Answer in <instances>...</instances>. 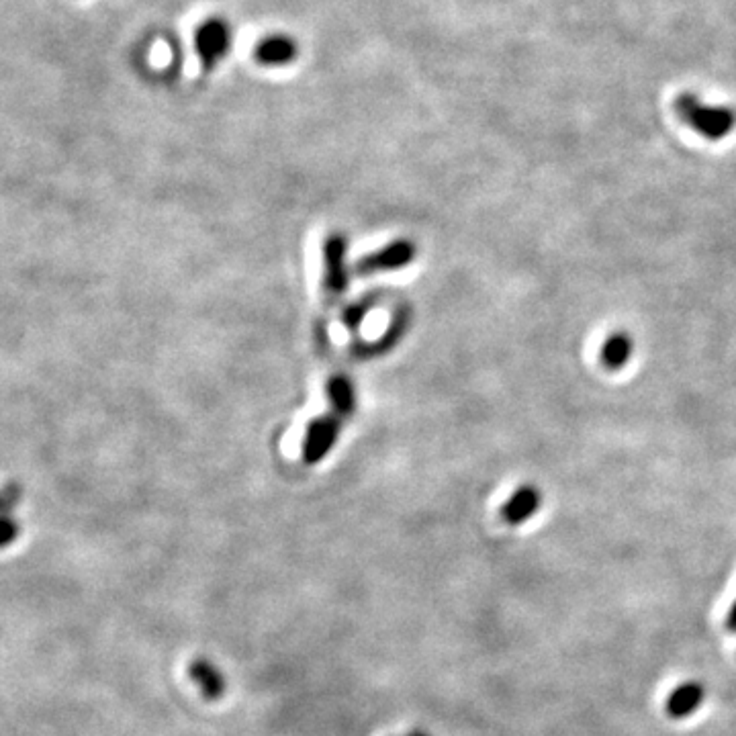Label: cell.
<instances>
[{"mask_svg": "<svg viewBox=\"0 0 736 736\" xmlns=\"http://www.w3.org/2000/svg\"><path fill=\"white\" fill-rule=\"evenodd\" d=\"M234 29L225 19L211 17L195 31V52L205 70H215L232 52Z\"/></svg>", "mask_w": 736, "mask_h": 736, "instance_id": "obj_1", "label": "cell"}, {"mask_svg": "<svg viewBox=\"0 0 736 736\" xmlns=\"http://www.w3.org/2000/svg\"><path fill=\"white\" fill-rule=\"evenodd\" d=\"M677 113L689 127H694L700 135L712 142L726 137L736 123L734 115L728 109L704 107L696 101V97H681V101L677 103Z\"/></svg>", "mask_w": 736, "mask_h": 736, "instance_id": "obj_2", "label": "cell"}, {"mask_svg": "<svg viewBox=\"0 0 736 736\" xmlns=\"http://www.w3.org/2000/svg\"><path fill=\"white\" fill-rule=\"evenodd\" d=\"M254 58L264 68H285L299 58V43L291 35L272 33L256 43Z\"/></svg>", "mask_w": 736, "mask_h": 736, "instance_id": "obj_3", "label": "cell"}, {"mask_svg": "<svg viewBox=\"0 0 736 736\" xmlns=\"http://www.w3.org/2000/svg\"><path fill=\"white\" fill-rule=\"evenodd\" d=\"M338 422L334 418H319V420H313L307 428V434H305V440H303V458L305 463L313 465V463H319L321 458H324L336 438H338Z\"/></svg>", "mask_w": 736, "mask_h": 736, "instance_id": "obj_4", "label": "cell"}, {"mask_svg": "<svg viewBox=\"0 0 736 736\" xmlns=\"http://www.w3.org/2000/svg\"><path fill=\"white\" fill-rule=\"evenodd\" d=\"M706 700V687L700 681H685L667 696L665 712L673 720H683L700 710Z\"/></svg>", "mask_w": 736, "mask_h": 736, "instance_id": "obj_5", "label": "cell"}, {"mask_svg": "<svg viewBox=\"0 0 736 736\" xmlns=\"http://www.w3.org/2000/svg\"><path fill=\"white\" fill-rule=\"evenodd\" d=\"M542 505V493L534 485H522L516 489V493L503 503L501 518L505 524L520 526L528 522Z\"/></svg>", "mask_w": 736, "mask_h": 736, "instance_id": "obj_6", "label": "cell"}, {"mask_svg": "<svg viewBox=\"0 0 736 736\" xmlns=\"http://www.w3.org/2000/svg\"><path fill=\"white\" fill-rule=\"evenodd\" d=\"M416 256V248H413L411 242H395L389 244L387 248L366 256L358 262V272L362 274H371V272H379V270H397L405 264H409Z\"/></svg>", "mask_w": 736, "mask_h": 736, "instance_id": "obj_7", "label": "cell"}, {"mask_svg": "<svg viewBox=\"0 0 736 736\" xmlns=\"http://www.w3.org/2000/svg\"><path fill=\"white\" fill-rule=\"evenodd\" d=\"M326 287L332 293H342L348 285L346 274V242L342 236H332L326 240Z\"/></svg>", "mask_w": 736, "mask_h": 736, "instance_id": "obj_8", "label": "cell"}, {"mask_svg": "<svg viewBox=\"0 0 736 736\" xmlns=\"http://www.w3.org/2000/svg\"><path fill=\"white\" fill-rule=\"evenodd\" d=\"M189 677L199 687V692L203 694L205 700H219L227 689L225 675L209 659H195L189 665Z\"/></svg>", "mask_w": 736, "mask_h": 736, "instance_id": "obj_9", "label": "cell"}, {"mask_svg": "<svg viewBox=\"0 0 736 736\" xmlns=\"http://www.w3.org/2000/svg\"><path fill=\"white\" fill-rule=\"evenodd\" d=\"M634 352V342L626 332H616L608 336L600 348V362L608 371L616 373L630 362Z\"/></svg>", "mask_w": 736, "mask_h": 736, "instance_id": "obj_10", "label": "cell"}, {"mask_svg": "<svg viewBox=\"0 0 736 736\" xmlns=\"http://www.w3.org/2000/svg\"><path fill=\"white\" fill-rule=\"evenodd\" d=\"M328 395H330L332 405L340 413H344V416H348V413L354 409V389H352V385L346 377H342V375L334 377L328 383Z\"/></svg>", "mask_w": 736, "mask_h": 736, "instance_id": "obj_11", "label": "cell"}, {"mask_svg": "<svg viewBox=\"0 0 736 736\" xmlns=\"http://www.w3.org/2000/svg\"><path fill=\"white\" fill-rule=\"evenodd\" d=\"M23 501V487L17 483H7L0 487V518L13 516Z\"/></svg>", "mask_w": 736, "mask_h": 736, "instance_id": "obj_12", "label": "cell"}, {"mask_svg": "<svg viewBox=\"0 0 736 736\" xmlns=\"http://www.w3.org/2000/svg\"><path fill=\"white\" fill-rule=\"evenodd\" d=\"M21 536V522L15 516L0 518V550L13 546Z\"/></svg>", "mask_w": 736, "mask_h": 736, "instance_id": "obj_13", "label": "cell"}, {"mask_svg": "<svg viewBox=\"0 0 736 736\" xmlns=\"http://www.w3.org/2000/svg\"><path fill=\"white\" fill-rule=\"evenodd\" d=\"M368 309H371V299H368V301H362V303H356V305H352V307H348V309H346V313H344V324H346L348 328H356V326L360 324V321L366 317Z\"/></svg>", "mask_w": 736, "mask_h": 736, "instance_id": "obj_14", "label": "cell"}, {"mask_svg": "<svg viewBox=\"0 0 736 736\" xmlns=\"http://www.w3.org/2000/svg\"><path fill=\"white\" fill-rule=\"evenodd\" d=\"M726 630L736 632V600H734V604L730 606V610L726 614Z\"/></svg>", "mask_w": 736, "mask_h": 736, "instance_id": "obj_15", "label": "cell"}, {"mask_svg": "<svg viewBox=\"0 0 736 736\" xmlns=\"http://www.w3.org/2000/svg\"><path fill=\"white\" fill-rule=\"evenodd\" d=\"M407 736H430L428 732H422V730H413V732H409Z\"/></svg>", "mask_w": 736, "mask_h": 736, "instance_id": "obj_16", "label": "cell"}]
</instances>
